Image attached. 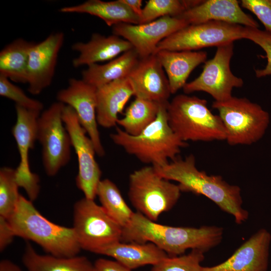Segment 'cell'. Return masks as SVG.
<instances>
[{
  "mask_svg": "<svg viewBox=\"0 0 271 271\" xmlns=\"http://www.w3.org/2000/svg\"><path fill=\"white\" fill-rule=\"evenodd\" d=\"M72 228L81 249L94 253L121 241L122 228L94 200L84 197L75 202Z\"/></svg>",
  "mask_w": 271,
  "mask_h": 271,
  "instance_id": "obj_8",
  "label": "cell"
},
{
  "mask_svg": "<svg viewBox=\"0 0 271 271\" xmlns=\"http://www.w3.org/2000/svg\"><path fill=\"white\" fill-rule=\"evenodd\" d=\"M188 25L181 18L166 16L145 24L120 23L112 27V33L128 41L144 58L155 54L162 40Z\"/></svg>",
  "mask_w": 271,
  "mask_h": 271,
  "instance_id": "obj_14",
  "label": "cell"
},
{
  "mask_svg": "<svg viewBox=\"0 0 271 271\" xmlns=\"http://www.w3.org/2000/svg\"><path fill=\"white\" fill-rule=\"evenodd\" d=\"M223 229L216 226L174 227L153 221L140 212H134L128 224L122 228L121 242H152L169 256L183 254L188 249L204 252L219 244Z\"/></svg>",
  "mask_w": 271,
  "mask_h": 271,
  "instance_id": "obj_1",
  "label": "cell"
},
{
  "mask_svg": "<svg viewBox=\"0 0 271 271\" xmlns=\"http://www.w3.org/2000/svg\"><path fill=\"white\" fill-rule=\"evenodd\" d=\"M22 262L27 271H93V263L86 256L41 255L29 243L26 245Z\"/></svg>",
  "mask_w": 271,
  "mask_h": 271,
  "instance_id": "obj_26",
  "label": "cell"
},
{
  "mask_svg": "<svg viewBox=\"0 0 271 271\" xmlns=\"http://www.w3.org/2000/svg\"><path fill=\"white\" fill-rule=\"evenodd\" d=\"M117 261L105 258H98L93 263V271H131Z\"/></svg>",
  "mask_w": 271,
  "mask_h": 271,
  "instance_id": "obj_37",
  "label": "cell"
},
{
  "mask_svg": "<svg viewBox=\"0 0 271 271\" xmlns=\"http://www.w3.org/2000/svg\"><path fill=\"white\" fill-rule=\"evenodd\" d=\"M167 104H161L156 119L140 134L131 136L119 127L110 135L113 142L141 162L155 168L168 164L188 146L173 131L168 120Z\"/></svg>",
  "mask_w": 271,
  "mask_h": 271,
  "instance_id": "obj_4",
  "label": "cell"
},
{
  "mask_svg": "<svg viewBox=\"0 0 271 271\" xmlns=\"http://www.w3.org/2000/svg\"><path fill=\"white\" fill-rule=\"evenodd\" d=\"M16 236L8 220L0 216V251L3 252Z\"/></svg>",
  "mask_w": 271,
  "mask_h": 271,
  "instance_id": "obj_36",
  "label": "cell"
},
{
  "mask_svg": "<svg viewBox=\"0 0 271 271\" xmlns=\"http://www.w3.org/2000/svg\"><path fill=\"white\" fill-rule=\"evenodd\" d=\"M16 170L4 167L0 169V216L8 219L14 212L20 194Z\"/></svg>",
  "mask_w": 271,
  "mask_h": 271,
  "instance_id": "obj_31",
  "label": "cell"
},
{
  "mask_svg": "<svg viewBox=\"0 0 271 271\" xmlns=\"http://www.w3.org/2000/svg\"><path fill=\"white\" fill-rule=\"evenodd\" d=\"M64 40V34L57 32L34 43L30 52L27 69V83L31 94H39L51 84Z\"/></svg>",
  "mask_w": 271,
  "mask_h": 271,
  "instance_id": "obj_16",
  "label": "cell"
},
{
  "mask_svg": "<svg viewBox=\"0 0 271 271\" xmlns=\"http://www.w3.org/2000/svg\"><path fill=\"white\" fill-rule=\"evenodd\" d=\"M133 92L127 78L118 79L97 88V123L104 128L115 126L118 114L122 110Z\"/></svg>",
  "mask_w": 271,
  "mask_h": 271,
  "instance_id": "obj_21",
  "label": "cell"
},
{
  "mask_svg": "<svg viewBox=\"0 0 271 271\" xmlns=\"http://www.w3.org/2000/svg\"><path fill=\"white\" fill-rule=\"evenodd\" d=\"M271 235L261 228L251 236L223 262L202 271H267Z\"/></svg>",
  "mask_w": 271,
  "mask_h": 271,
  "instance_id": "obj_18",
  "label": "cell"
},
{
  "mask_svg": "<svg viewBox=\"0 0 271 271\" xmlns=\"http://www.w3.org/2000/svg\"><path fill=\"white\" fill-rule=\"evenodd\" d=\"M177 17L185 20L189 25L218 21L247 27H259L258 23L242 10L236 0L202 1L199 5Z\"/></svg>",
  "mask_w": 271,
  "mask_h": 271,
  "instance_id": "obj_19",
  "label": "cell"
},
{
  "mask_svg": "<svg viewBox=\"0 0 271 271\" xmlns=\"http://www.w3.org/2000/svg\"><path fill=\"white\" fill-rule=\"evenodd\" d=\"M96 91V87L82 79L70 78L68 87L58 92L57 99L74 109L81 125L92 141L96 154L102 157L105 151L97 127Z\"/></svg>",
  "mask_w": 271,
  "mask_h": 271,
  "instance_id": "obj_15",
  "label": "cell"
},
{
  "mask_svg": "<svg viewBox=\"0 0 271 271\" xmlns=\"http://www.w3.org/2000/svg\"><path fill=\"white\" fill-rule=\"evenodd\" d=\"M97 254L110 256L131 270L146 265H154L169 256L152 242L112 244L99 250Z\"/></svg>",
  "mask_w": 271,
  "mask_h": 271,
  "instance_id": "obj_23",
  "label": "cell"
},
{
  "mask_svg": "<svg viewBox=\"0 0 271 271\" xmlns=\"http://www.w3.org/2000/svg\"><path fill=\"white\" fill-rule=\"evenodd\" d=\"M161 177L178 183L181 192L203 195L215 203L223 211L232 215L235 222L241 224L248 217V212L242 206L240 188L231 185L219 175H208L199 170L195 157L176 158L164 166L155 168Z\"/></svg>",
  "mask_w": 271,
  "mask_h": 271,
  "instance_id": "obj_2",
  "label": "cell"
},
{
  "mask_svg": "<svg viewBox=\"0 0 271 271\" xmlns=\"http://www.w3.org/2000/svg\"><path fill=\"white\" fill-rule=\"evenodd\" d=\"M0 271H23L18 265L8 259L0 262Z\"/></svg>",
  "mask_w": 271,
  "mask_h": 271,
  "instance_id": "obj_39",
  "label": "cell"
},
{
  "mask_svg": "<svg viewBox=\"0 0 271 271\" xmlns=\"http://www.w3.org/2000/svg\"><path fill=\"white\" fill-rule=\"evenodd\" d=\"M59 11L89 14L100 18L108 26L120 23L138 25L140 23V18L120 0H88L78 5L62 8Z\"/></svg>",
  "mask_w": 271,
  "mask_h": 271,
  "instance_id": "obj_25",
  "label": "cell"
},
{
  "mask_svg": "<svg viewBox=\"0 0 271 271\" xmlns=\"http://www.w3.org/2000/svg\"><path fill=\"white\" fill-rule=\"evenodd\" d=\"M0 95L12 100L16 105L28 109L41 111L44 107L43 103L29 97L20 87L2 75H0Z\"/></svg>",
  "mask_w": 271,
  "mask_h": 271,
  "instance_id": "obj_33",
  "label": "cell"
},
{
  "mask_svg": "<svg viewBox=\"0 0 271 271\" xmlns=\"http://www.w3.org/2000/svg\"><path fill=\"white\" fill-rule=\"evenodd\" d=\"M34 44L19 38L7 45L0 53V75L27 83L29 55Z\"/></svg>",
  "mask_w": 271,
  "mask_h": 271,
  "instance_id": "obj_27",
  "label": "cell"
},
{
  "mask_svg": "<svg viewBox=\"0 0 271 271\" xmlns=\"http://www.w3.org/2000/svg\"><path fill=\"white\" fill-rule=\"evenodd\" d=\"M204 253L194 249L187 254L168 256L152 265L151 271H202Z\"/></svg>",
  "mask_w": 271,
  "mask_h": 271,
  "instance_id": "obj_32",
  "label": "cell"
},
{
  "mask_svg": "<svg viewBox=\"0 0 271 271\" xmlns=\"http://www.w3.org/2000/svg\"><path fill=\"white\" fill-rule=\"evenodd\" d=\"M161 104L136 97L126 108L124 116L118 119L117 124L128 134L138 136L156 119Z\"/></svg>",
  "mask_w": 271,
  "mask_h": 271,
  "instance_id": "obj_28",
  "label": "cell"
},
{
  "mask_svg": "<svg viewBox=\"0 0 271 271\" xmlns=\"http://www.w3.org/2000/svg\"><path fill=\"white\" fill-rule=\"evenodd\" d=\"M167 112L171 128L184 142L226 140L221 118L211 111L204 99L178 94L168 103Z\"/></svg>",
  "mask_w": 271,
  "mask_h": 271,
  "instance_id": "obj_5",
  "label": "cell"
},
{
  "mask_svg": "<svg viewBox=\"0 0 271 271\" xmlns=\"http://www.w3.org/2000/svg\"><path fill=\"white\" fill-rule=\"evenodd\" d=\"M96 196L107 214L122 228L130 220L134 212L123 199L119 189L111 180H101Z\"/></svg>",
  "mask_w": 271,
  "mask_h": 271,
  "instance_id": "obj_29",
  "label": "cell"
},
{
  "mask_svg": "<svg viewBox=\"0 0 271 271\" xmlns=\"http://www.w3.org/2000/svg\"><path fill=\"white\" fill-rule=\"evenodd\" d=\"M72 49L79 53L72 61L77 68L110 61L133 48L128 41L115 35L106 37L94 33L89 41L75 43Z\"/></svg>",
  "mask_w": 271,
  "mask_h": 271,
  "instance_id": "obj_20",
  "label": "cell"
},
{
  "mask_svg": "<svg viewBox=\"0 0 271 271\" xmlns=\"http://www.w3.org/2000/svg\"><path fill=\"white\" fill-rule=\"evenodd\" d=\"M233 48V42L217 47L214 56L205 62L200 75L183 87L184 92L186 94L205 92L217 102L224 101L232 97L233 88L241 87L244 83L230 69Z\"/></svg>",
  "mask_w": 271,
  "mask_h": 271,
  "instance_id": "obj_11",
  "label": "cell"
},
{
  "mask_svg": "<svg viewBox=\"0 0 271 271\" xmlns=\"http://www.w3.org/2000/svg\"><path fill=\"white\" fill-rule=\"evenodd\" d=\"M224 126L227 143L231 146L249 145L259 140L269 123V115L257 103L244 97L232 96L222 102L214 101Z\"/></svg>",
  "mask_w": 271,
  "mask_h": 271,
  "instance_id": "obj_7",
  "label": "cell"
},
{
  "mask_svg": "<svg viewBox=\"0 0 271 271\" xmlns=\"http://www.w3.org/2000/svg\"><path fill=\"white\" fill-rule=\"evenodd\" d=\"M17 121L12 129L20 156L16 170V181L19 187L26 191L29 200L33 202L39 196L40 186L39 176L31 172L29 151L34 148L37 140V120L40 111L15 106Z\"/></svg>",
  "mask_w": 271,
  "mask_h": 271,
  "instance_id": "obj_13",
  "label": "cell"
},
{
  "mask_svg": "<svg viewBox=\"0 0 271 271\" xmlns=\"http://www.w3.org/2000/svg\"><path fill=\"white\" fill-rule=\"evenodd\" d=\"M136 97L166 104L171 94L169 81L155 54L140 58L128 76Z\"/></svg>",
  "mask_w": 271,
  "mask_h": 271,
  "instance_id": "obj_17",
  "label": "cell"
},
{
  "mask_svg": "<svg viewBox=\"0 0 271 271\" xmlns=\"http://www.w3.org/2000/svg\"><path fill=\"white\" fill-rule=\"evenodd\" d=\"M202 1L149 0L143 9L140 24L166 16L177 17Z\"/></svg>",
  "mask_w": 271,
  "mask_h": 271,
  "instance_id": "obj_30",
  "label": "cell"
},
{
  "mask_svg": "<svg viewBox=\"0 0 271 271\" xmlns=\"http://www.w3.org/2000/svg\"><path fill=\"white\" fill-rule=\"evenodd\" d=\"M155 54L167 74L171 94L183 88L192 71L205 62L207 57V52L204 51L163 50Z\"/></svg>",
  "mask_w": 271,
  "mask_h": 271,
  "instance_id": "obj_22",
  "label": "cell"
},
{
  "mask_svg": "<svg viewBox=\"0 0 271 271\" xmlns=\"http://www.w3.org/2000/svg\"><path fill=\"white\" fill-rule=\"evenodd\" d=\"M16 236L32 241L54 256L71 257L81 250L72 227L55 224L43 216L33 202L20 195L15 209L7 219Z\"/></svg>",
  "mask_w": 271,
  "mask_h": 271,
  "instance_id": "obj_3",
  "label": "cell"
},
{
  "mask_svg": "<svg viewBox=\"0 0 271 271\" xmlns=\"http://www.w3.org/2000/svg\"><path fill=\"white\" fill-rule=\"evenodd\" d=\"M65 104L54 102L40 115L37 140L42 147V161L48 176H55L71 157V141L62 119Z\"/></svg>",
  "mask_w": 271,
  "mask_h": 271,
  "instance_id": "obj_9",
  "label": "cell"
},
{
  "mask_svg": "<svg viewBox=\"0 0 271 271\" xmlns=\"http://www.w3.org/2000/svg\"><path fill=\"white\" fill-rule=\"evenodd\" d=\"M260 46L265 52L267 64L264 68L255 70V75L260 78L271 75V32L256 28L245 27L244 38Z\"/></svg>",
  "mask_w": 271,
  "mask_h": 271,
  "instance_id": "obj_34",
  "label": "cell"
},
{
  "mask_svg": "<svg viewBox=\"0 0 271 271\" xmlns=\"http://www.w3.org/2000/svg\"><path fill=\"white\" fill-rule=\"evenodd\" d=\"M240 4L257 17L265 31L271 32V0H242Z\"/></svg>",
  "mask_w": 271,
  "mask_h": 271,
  "instance_id": "obj_35",
  "label": "cell"
},
{
  "mask_svg": "<svg viewBox=\"0 0 271 271\" xmlns=\"http://www.w3.org/2000/svg\"><path fill=\"white\" fill-rule=\"evenodd\" d=\"M62 119L77 157V187L83 193L84 197L94 200L101 176V171L95 158L94 146L72 107L65 105Z\"/></svg>",
  "mask_w": 271,
  "mask_h": 271,
  "instance_id": "obj_12",
  "label": "cell"
},
{
  "mask_svg": "<svg viewBox=\"0 0 271 271\" xmlns=\"http://www.w3.org/2000/svg\"><path fill=\"white\" fill-rule=\"evenodd\" d=\"M140 57L134 49L121 54L105 64H95L82 72V79L99 88L112 81L127 78L138 63Z\"/></svg>",
  "mask_w": 271,
  "mask_h": 271,
  "instance_id": "obj_24",
  "label": "cell"
},
{
  "mask_svg": "<svg viewBox=\"0 0 271 271\" xmlns=\"http://www.w3.org/2000/svg\"><path fill=\"white\" fill-rule=\"evenodd\" d=\"M181 192L178 185L161 177L151 165L129 175L128 195L131 203L137 212L154 222L176 205Z\"/></svg>",
  "mask_w": 271,
  "mask_h": 271,
  "instance_id": "obj_6",
  "label": "cell"
},
{
  "mask_svg": "<svg viewBox=\"0 0 271 271\" xmlns=\"http://www.w3.org/2000/svg\"><path fill=\"white\" fill-rule=\"evenodd\" d=\"M127 6L130 10L138 16L140 19L142 17L143 9L142 8L143 1L142 0H120Z\"/></svg>",
  "mask_w": 271,
  "mask_h": 271,
  "instance_id": "obj_38",
  "label": "cell"
},
{
  "mask_svg": "<svg viewBox=\"0 0 271 271\" xmlns=\"http://www.w3.org/2000/svg\"><path fill=\"white\" fill-rule=\"evenodd\" d=\"M244 31L243 26L222 22L189 25L162 40L156 53L163 50L193 51L206 47H218L244 39Z\"/></svg>",
  "mask_w": 271,
  "mask_h": 271,
  "instance_id": "obj_10",
  "label": "cell"
}]
</instances>
